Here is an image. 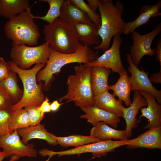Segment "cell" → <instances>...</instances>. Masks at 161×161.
<instances>
[{
    "label": "cell",
    "mask_w": 161,
    "mask_h": 161,
    "mask_svg": "<svg viewBox=\"0 0 161 161\" xmlns=\"http://www.w3.org/2000/svg\"><path fill=\"white\" fill-rule=\"evenodd\" d=\"M30 125V117L24 109L22 108L12 111L9 120V133L28 127Z\"/></svg>",
    "instance_id": "cell-28"
},
{
    "label": "cell",
    "mask_w": 161,
    "mask_h": 161,
    "mask_svg": "<svg viewBox=\"0 0 161 161\" xmlns=\"http://www.w3.org/2000/svg\"><path fill=\"white\" fill-rule=\"evenodd\" d=\"M59 18L73 26L78 23H89L92 22L88 16L77 7L71 0H64L61 9Z\"/></svg>",
    "instance_id": "cell-20"
},
{
    "label": "cell",
    "mask_w": 161,
    "mask_h": 161,
    "mask_svg": "<svg viewBox=\"0 0 161 161\" xmlns=\"http://www.w3.org/2000/svg\"><path fill=\"white\" fill-rule=\"evenodd\" d=\"M149 80L151 83H161V68L158 73H154L152 74Z\"/></svg>",
    "instance_id": "cell-37"
},
{
    "label": "cell",
    "mask_w": 161,
    "mask_h": 161,
    "mask_svg": "<svg viewBox=\"0 0 161 161\" xmlns=\"http://www.w3.org/2000/svg\"><path fill=\"white\" fill-rule=\"evenodd\" d=\"M161 7V0H158L156 4L142 6L138 16L133 21L124 22L123 33L125 35L131 33L137 27L147 24L151 18L161 15L159 10Z\"/></svg>",
    "instance_id": "cell-17"
},
{
    "label": "cell",
    "mask_w": 161,
    "mask_h": 161,
    "mask_svg": "<svg viewBox=\"0 0 161 161\" xmlns=\"http://www.w3.org/2000/svg\"><path fill=\"white\" fill-rule=\"evenodd\" d=\"M16 74L11 70L7 78L0 83L8 94L13 105L19 102L23 95V90L18 85Z\"/></svg>",
    "instance_id": "cell-26"
},
{
    "label": "cell",
    "mask_w": 161,
    "mask_h": 161,
    "mask_svg": "<svg viewBox=\"0 0 161 161\" xmlns=\"http://www.w3.org/2000/svg\"><path fill=\"white\" fill-rule=\"evenodd\" d=\"M91 70L92 67L85 64L75 66V74L68 78L67 92L59 98L60 102L65 100L73 101L76 106L80 107L93 106L94 95L91 84Z\"/></svg>",
    "instance_id": "cell-4"
},
{
    "label": "cell",
    "mask_w": 161,
    "mask_h": 161,
    "mask_svg": "<svg viewBox=\"0 0 161 161\" xmlns=\"http://www.w3.org/2000/svg\"><path fill=\"white\" fill-rule=\"evenodd\" d=\"M39 109L42 112H49L51 111L50 104L49 102V99L46 97L41 104L39 106Z\"/></svg>",
    "instance_id": "cell-36"
},
{
    "label": "cell",
    "mask_w": 161,
    "mask_h": 161,
    "mask_svg": "<svg viewBox=\"0 0 161 161\" xmlns=\"http://www.w3.org/2000/svg\"><path fill=\"white\" fill-rule=\"evenodd\" d=\"M11 71L8 63L1 57L0 60V83L7 78Z\"/></svg>",
    "instance_id": "cell-34"
},
{
    "label": "cell",
    "mask_w": 161,
    "mask_h": 161,
    "mask_svg": "<svg viewBox=\"0 0 161 161\" xmlns=\"http://www.w3.org/2000/svg\"><path fill=\"white\" fill-rule=\"evenodd\" d=\"M108 90L98 95L94 96V105L109 112L123 117L125 108L123 102L117 100Z\"/></svg>",
    "instance_id": "cell-21"
},
{
    "label": "cell",
    "mask_w": 161,
    "mask_h": 161,
    "mask_svg": "<svg viewBox=\"0 0 161 161\" xmlns=\"http://www.w3.org/2000/svg\"><path fill=\"white\" fill-rule=\"evenodd\" d=\"M133 98V101L129 107H125L123 110V117L126 123L125 131L127 139L131 136L132 129L137 126L136 116L139 110L141 108L147 106L146 100L138 91H134Z\"/></svg>",
    "instance_id": "cell-16"
},
{
    "label": "cell",
    "mask_w": 161,
    "mask_h": 161,
    "mask_svg": "<svg viewBox=\"0 0 161 161\" xmlns=\"http://www.w3.org/2000/svg\"><path fill=\"white\" fill-rule=\"evenodd\" d=\"M128 143V140L117 141L106 140L59 151H55L46 148L43 151V154L45 157L49 156L47 159L48 160L55 155L60 157L64 155H80L86 153H92V156L94 157H100L105 156L108 152L114 151L115 149L120 146L126 145Z\"/></svg>",
    "instance_id": "cell-8"
},
{
    "label": "cell",
    "mask_w": 161,
    "mask_h": 161,
    "mask_svg": "<svg viewBox=\"0 0 161 161\" xmlns=\"http://www.w3.org/2000/svg\"><path fill=\"white\" fill-rule=\"evenodd\" d=\"M32 16L30 7L7 21L4 30L7 38L12 41V45L37 44L40 33Z\"/></svg>",
    "instance_id": "cell-5"
},
{
    "label": "cell",
    "mask_w": 161,
    "mask_h": 161,
    "mask_svg": "<svg viewBox=\"0 0 161 161\" xmlns=\"http://www.w3.org/2000/svg\"><path fill=\"white\" fill-rule=\"evenodd\" d=\"M161 31V23L155 25L151 31L144 35H141L134 31L131 33V38L133 44L130 48L129 55L134 64L137 67L140 64L142 58L145 55L151 57L155 55V49L151 45L154 38Z\"/></svg>",
    "instance_id": "cell-9"
},
{
    "label": "cell",
    "mask_w": 161,
    "mask_h": 161,
    "mask_svg": "<svg viewBox=\"0 0 161 161\" xmlns=\"http://www.w3.org/2000/svg\"><path fill=\"white\" fill-rule=\"evenodd\" d=\"M120 78L116 83L113 85L109 86L108 89L113 91V95L117 96L118 100L123 101L129 106L131 103L130 97L131 91L130 77L126 70L118 73Z\"/></svg>",
    "instance_id": "cell-23"
},
{
    "label": "cell",
    "mask_w": 161,
    "mask_h": 161,
    "mask_svg": "<svg viewBox=\"0 0 161 161\" xmlns=\"http://www.w3.org/2000/svg\"><path fill=\"white\" fill-rule=\"evenodd\" d=\"M80 108L84 112L80 116V118L86 119L88 122L94 126L99 122H103L115 129L120 121V117L117 115L95 106H82Z\"/></svg>",
    "instance_id": "cell-15"
},
{
    "label": "cell",
    "mask_w": 161,
    "mask_h": 161,
    "mask_svg": "<svg viewBox=\"0 0 161 161\" xmlns=\"http://www.w3.org/2000/svg\"><path fill=\"white\" fill-rule=\"evenodd\" d=\"M33 143L25 144L20 140L17 130L8 133L0 138V147L6 157L16 156L18 158L27 157H35L37 151Z\"/></svg>",
    "instance_id": "cell-10"
},
{
    "label": "cell",
    "mask_w": 161,
    "mask_h": 161,
    "mask_svg": "<svg viewBox=\"0 0 161 161\" xmlns=\"http://www.w3.org/2000/svg\"><path fill=\"white\" fill-rule=\"evenodd\" d=\"M88 5L90 8L94 12L97 13L98 9L100 0H87Z\"/></svg>",
    "instance_id": "cell-38"
},
{
    "label": "cell",
    "mask_w": 161,
    "mask_h": 161,
    "mask_svg": "<svg viewBox=\"0 0 161 161\" xmlns=\"http://www.w3.org/2000/svg\"><path fill=\"white\" fill-rule=\"evenodd\" d=\"M74 26L79 41L83 45L89 47L100 44L101 38L98 33L100 27L98 24L92 21L77 23Z\"/></svg>",
    "instance_id": "cell-18"
},
{
    "label": "cell",
    "mask_w": 161,
    "mask_h": 161,
    "mask_svg": "<svg viewBox=\"0 0 161 161\" xmlns=\"http://www.w3.org/2000/svg\"><path fill=\"white\" fill-rule=\"evenodd\" d=\"M18 134L21 138V140L25 144L34 139H42L52 145H58L56 136L47 131L44 124L37 125L17 130Z\"/></svg>",
    "instance_id": "cell-19"
},
{
    "label": "cell",
    "mask_w": 161,
    "mask_h": 161,
    "mask_svg": "<svg viewBox=\"0 0 161 161\" xmlns=\"http://www.w3.org/2000/svg\"><path fill=\"white\" fill-rule=\"evenodd\" d=\"M62 104H63V103H59L57 100L53 101L52 103L50 104V109L51 111L52 112L57 111Z\"/></svg>",
    "instance_id": "cell-39"
},
{
    "label": "cell",
    "mask_w": 161,
    "mask_h": 161,
    "mask_svg": "<svg viewBox=\"0 0 161 161\" xmlns=\"http://www.w3.org/2000/svg\"><path fill=\"white\" fill-rule=\"evenodd\" d=\"M127 61L129 65L128 71L131 74L130 77L131 91L143 90L154 96L157 103H161V90L156 89L148 77V73L143 69L140 70L132 62L129 54L126 55Z\"/></svg>",
    "instance_id": "cell-12"
},
{
    "label": "cell",
    "mask_w": 161,
    "mask_h": 161,
    "mask_svg": "<svg viewBox=\"0 0 161 161\" xmlns=\"http://www.w3.org/2000/svg\"><path fill=\"white\" fill-rule=\"evenodd\" d=\"M99 56L97 52L83 45L79 51L71 54L61 53L51 48L46 66L37 74V82L44 81L42 90L48 91L54 79V75L59 73L63 66L73 63L86 64L95 61Z\"/></svg>",
    "instance_id": "cell-1"
},
{
    "label": "cell",
    "mask_w": 161,
    "mask_h": 161,
    "mask_svg": "<svg viewBox=\"0 0 161 161\" xmlns=\"http://www.w3.org/2000/svg\"><path fill=\"white\" fill-rule=\"evenodd\" d=\"M56 139L58 144L63 147L75 146L77 147L101 141L91 135L87 136L78 134L64 137L56 136Z\"/></svg>",
    "instance_id": "cell-27"
},
{
    "label": "cell",
    "mask_w": 161,
    "mask_h": 161,
    "mask_svg": "<svg viewBox=\"0 0 161 161\" xmlns=\"http://www.w3.org/2000/svg\"><path fill=\"white\" fill-rule=\"evenodd\" d=\"M29 0H0V16L9 19L30 8Z\"/></svg>",
    "instance_id": "cell-25"
},
{
    "label": "cell",
    "mask_w": 161,
    "mask_h": 161,
    "mask_svg": "<svg viewBox=\"0 0 161 161\" xmlns=\"http://www.w3.org/2000/svg\"><path fill=\"white\" fill-rule=\"evenodd\" d=\"M123 8L119 0L116 1L114 5L112 0H100L98 9L101 23L98 33L102 41L100 45L93 47L94 49L105 52L110 47L112 38L115 35L123 34L125 22L122 16Z\"/></svg>",
    "instance_id": "cell-2"
},
{
    "label": "cell",
    "mask_w": 161,
    "mask_h": 161,
    "mask_svg": "<svg viewBox=\"0 0 161 161\" xmlns=\"http://www.w3.org/2000/svg\"><path fill=\"white\" fill-rule=\"evenodd\" d=\"M12 46L10 53L11 61L24 70L35 64H46L51 49L47 42L35 47L24 44Z\"/></svg>",
    "instance_id": "cell-7"
},
{
    "label": "cell",
    "mask_w": 161,
    "mask_h": 161,
    "mask_svg": "<svg viewBox=\"0 0 161 161\" xmlns=\"http://www.w3.org/2000/svg\"><path fill=\"white\" fill-rule=\"evenodd\" d=\"M138 91L147 103V108L142 107L140 109L141 114L140 116V119L144 117L149 122L145 126L144 129H149L161 126V104L157 102L155 98L151 94L143 90Z\"/></svg>",
    "instance_id": "cell-13"
},
{
    "label": "cell",
    "mask_w": 161,
    "mask_h": 161,
    "mask_svg": "<svg viewBox=\"0 0 161 161\" xmlns=\"http://www.w3.org/2000/svg\"><path fill=\"white\" fill-rule=\"evenodd\" d=\"M7 63L10 69L18 75L23 86L22 97L19 102L12 106L11 111L30 105L40 106L45 98L42 90L43 85L40 82L37 83L36 75L46 64H37L31 69L24 70L19 67L11 61Z\"/></svg>",
    "instance_id": "cell-6"
},
{
    "label": "cell",
    "mask_w": 161,
    "mask_h": 161,
    "mask_svg": "<svg viewBox=\"0 0 161 161\" xmlns=\"http://www.w3.org/2000/svg\"><path fill=\"white\" fill-rule=\"evenodd\" d=\"M129 149H161V126L149 129L137 137L129 140Z\"/></svg>",
    "instance_id": "cell-14"
},
{
    "label": "cell",
    "mask_w": 161,
    "mask_h": 161,
    "mask_svg": "<svg viewBox=\"0 0 161 161\" xmlns=\"http://www.w3.org/2000/svg\"><path fill=\"white\" fill-rule=\"evenodd\" d=\"M45 39L50 47L64 54H71L80 50L83 45L79 42L74 26L58 18L44 26Z\"/></svg>",
    "instance_id": "cell-3"
},
{
    "label": "cell",
    "mask_w": 161,
    "mask_h": 161,
    "mask_svg": "<svg viewBox=\"0 0 161 161\" xmlns=\"http://www.w3.org/2000/svg\"><path fill=\"white\" fill-rule=\"evenodd\" d=\"M157 45L155 49V55L157 61L159 62L161 68V38L159 37L156 41Z\"/></svg>",
    "instance_id": "cell-35"
},
{
    "label": "cell",
    "mask_w": 161,
    "mask_h": 161,
    "mask_svg": "<svg viewBox=\"0 0 161 161\" xmlns=\"http://www.w3.org/2000/svg\"><path fill=\"white\" fill-rule=\"evenodd\" d=\"M1 57H0V59L1 58Z\"/></svg>",
    "instance_id": "cell-40"
},
{
    "label": "cell",
    "mask_w": 161,
    "mask_h": 161,
    "mask_svg": "<svg viewBox=\"0 0 161 161\" xmlns=\"http://www.w3.org/2000/svg\"></svg>",
    "instance_id": "cell-41"
},
{
    "label": "cell",
    "mask_w": 161,
    "mask_h": 161,
    "mask_svg": "<svg viewBox=\"0 0 161 161\" xmlns=\"http://www.w3.org/2000/svg\"><path fill=\"white\" fill-rule=\"evenodd\" d=\"M39 106L32 105L24 107V109L28 113L30 117V126H35L40 124L41 121L45 117V113L39 110Z\"/></svg>",
    "instance_id": "cell-31"
},
{
    "label": "cell",
    "mask_w": 161,
    "mask_h": 161,
    "mask_svg": "<svg viewBox=\"0 0 161 161\" xmlns=\"http://www.w3.org/2000/svg\"><path fill=\"white\" fill-rule=\"evenodd\" d=\"M90 135L101 141L112 139L120 140L128 139L125 130H116L103 122H99L94 126L90 130Z\"/></svg>",
    "instance_id": "cell-24"
},
{
    "label": "cell",
    "mask_w": 161,
    "mask_h": 161,
    "mask_svg": "<svg viewBox=\"0 0 161 161\" xmlns=\"http://www.w3.org/2000/svg\"><path fill=\"white\" fill-rule=\"evenodd\" d=\"M40 2H47L50 6V8L46 14L41 17L35 16L33 15L34 19H41L46 21L49 24L53 23L60 16L61 9L64 1V0H40Z\"/></svg>",
    "instance_id": "cell-29"
},
{
    "label": "cell",
    "mask_w": 161,
    "mask_h": 161,
    "mask_svg": "<svg viewBox=\"0 0 161 161\" xmlns=\"http://www.w3.org/2000/svg\"><path fill=\"white\" fill-rule=\"evenodd\" d=\"M78 8L84 11L92 22L98 24L100 27L101 19L100 15L93 11L83 0H71Z\"/></svg>",
    "instance_id": "cell-30"
},
{
    "label": "cell",
    "mask_w": 161,
    "mask_h": 161,
    "mask_svg": "<svg viewBox=\"0 0 161 161\" xmlns=\"http://www.w3.org/2000/svg\"><path fill=\"white\" fill-rule=\"evenodd\" d=\"M110 69L104 67L95 66L92 67L91 81L94 96L109 90V77Z\"/></svg>",
    "instance_id": "cell-22"
},
{
    "label": "cell",
    "mask_w": 161,
    "mask_h": 161,
    "mask_svg": "<svg viewBox=\"0 0 161 161\" xmlns=\"http://www.w3.org/2000/svg\"><path fill=\"white\" fill-rule=\"evenodd\" d=\"M13 105L8 94L0 84V110H11Z\"/></svg>",
    "instance_id": "cell-33"
},
{
    "label": "cell",
    "mask_w": 161,
    "mask_h": 161,
    "mask_svg": "<svg viewBox=\"0 0 161 161\" xmlns=\"http://www.w3.org/2000/svg\"><path fill=\"white\" fill-rule=\"evenodd\" d=\"M11 110H0V138L9 133V123Z\"/></svg>",
    "instance_id": "cell-32"
},
{
    "label": "cell",
    "mask_w": 161,
    "mask_h": 161,
    "mask_svg": "<svg viewBox=\"0 0 161 161\" xmlns=\"http://www.w3.org/2000/svg\"><path fill=\"white\" fill-rule=\"evenodd\" d=\"M113 37V42L111 47L95 61L85 64L86 66H103L118 73L125 70L120 55V48L122 43L120 35H115Z\"/></svg>",
    "instance_id": "cell-11"
}]
</instances>
